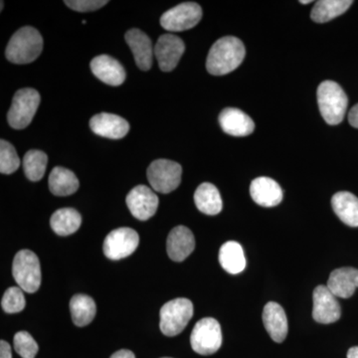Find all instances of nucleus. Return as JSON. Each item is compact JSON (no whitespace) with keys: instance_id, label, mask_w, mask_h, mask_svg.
<instances>
[{"instance_id":"obj_1","label":"nucleus","mask_w":358,"mask_h":358,"mask_svg":"<svg viewBox=\"0 0 358 358\" xmlns=\"http://www.w3.org/2000/svg\"><path fill=\"white\" fill-rule=\"evenodd\" d=\"M246 50L243 42L233 36L217 40L209 51L206 69L214 76H223L236 70L243 62Z\"/></svg>"},{"instance_id":"obj_2","label":"nucleus","mask_w":358,"mask_h":358,"mask_svg":"<svg viewBox=\"0 0 358 358\" xmlns=\"http://www.w3.org/2000/svg\"><path fill=\"white\" fill-rule=\"evenodd\" d=\"M43 49V38L38 30L25 26L17 30L6 47L7 60L14 64H28L36 60Z\"/></svg>"},{"instance_id":"obj_3","label":"nucleus","mask_w":358,"mask_h":358,"mask_svg":"<svg viewBox=\"0 0 358 358\" xmlns=\"http://www.w3.org/2000/svg\"><path fill=\"white\" fill-rule=\"evenodd\" d=\"M317 103L322 117L331 126L341 124L348 110V99L343 88L333 81H324L317 89Z\"/></svg>"},{"instance_id":"obj_4","label":"nucleus","mask_w":358,"mask_h":358,"mask_svg":"<svg viewBox=\"0 0 358 358\" xmlns=\"http://www.w3.org/2000/svg\"><path fill=\"white\" fill-rule=\"evenodd\" d=\"M13 275L23 292L33 294L41 285V266L38 257L30 250H21L14 257Z\"/></svg>"},{"instance_id":"obj_5","label":"nucleus","mask_w":358,"mask_h":358,"mask_svg":"<svg viewBox=\"0 0 358 358\" xmlns=\"http://www.w3.org/2000/svg\"><path fill=\"white\" fill-rule=\"evenodd\" d=\"M193 317V303L188 299L178 298L167 301L160 310V331L166 336L182 333Z\"/></svg>"},{"instance_id":"obj_6","label":"nucleus","mask_w":358,"mask_h":358,"mask_svg":"<svg viewBox=\"0 0 358 358\" xmlns=\"http://www.w3.org/2000/svg\"><path fill=\"white\" fill-rule=\"evenodd\" d=\"M40 95L34 89H21L13 96V103L7 114L9 126L15 129L29 126L38 110Z\"/></svg>"},{"instance_id":"obj_7","label":"nucleus","mask_w":358,"mask_h":358,"mask_svg":"<svg viewBox=\"0 0 358 358\" xmlns=\"http://www.w3.org/2000/svg\"><path fill=\"white\" fill-rule=\"evenodd\" d=\"M192 350L200 355H211L222 345L220 324L213 317L200 320L190 336Z\"/></svg>"},{"instance_id":"obj_8","label":"nucleus","mask_w":358,"mask_h":358,"mask_svg":"<svg viewBox=\"0 0 358 358\" xmlns=\"http://www.w3.org/2000/svg\"><path fill=\"white\" fill-rule=\"evenodd\" d=\"M182 167L178 162L169 159H157L148 166L147 176L148 182L155 192H173L181 182Z\"/></svg>"},{"instance_id":"obj_9","label":"nucleus","mask_w":358,"mask_h":358,"mask_svg":"<svg viewBox=\"0 0 358 358\" xmlns=\"http://www.w3.org/2000/svg\"><path fill=\"white\" fill-rule=\"evenodd\" d=\"M202 18V9L195 2L178 4L162 14L160 24L167 31L181 32L192 29Z\"/></svg>"},{"instance_id":"obj_10","label":"nucleus","mask_w":358,"mask_h":358,"mask_svg":"<svg viewBox=\"0 0 358 358\" xmlns=\"http://www.w3.org/2000/svg\"><path fill=\"white\" fill-rule=\"evenodd\" d=\"M140 244L136 230L129 227L113 230L103 241V254L110 260H121L131 256Z\"/></svg>"},{"instance_id":"obj_11","label":"nucleus","mask_w":358,"mask_h":358,"mask_svg":"<svg viewBox=\"0 0 358 358\" xmlns=\"http://www.w3.org/2000/svg\"><path fill=\"white\" fill-rule=\"evenodd\" d=\"M341 306L336 296L327 286H317L313 291V320L320 324H334L341 319Z\"/></svg>"},{"instance_id":"obj_12","label":"nucleus","mask_w":358,"mask_h":358,"mask_svg":"<svg viewBox=\"0 0 358 358\" xmlns=\"http://www.w3.org/2000/svg\"><path fill=\"white\" fill-rule=\"evenodd\" d=\"M126 202L131 215L141 221L152 218L159 207V197L145 185L133 188L127 196Z\"/></svg>"},{"instance_id":"obj_13","label":"nucleus","mask_w":358,"mask_h":358,"mask_svg":"<svg viewBox=\"0 0 358 358\" xmlns=\"http://www.w3.org/2000/svg\"><path fill=\"white\" fill-rule=\"evenodd\" d=\"M185 50V42L173 34H164L157 40L155 47V57L160 70L171 72L178 66Z\"/></svg>"},{"instance_id":"obj_14","label":"nucleus","mask_w":358,"mask_h":358,"mask_svg":"<svg viewBox=\"0 0 358 358\" xmlns=\"http://www.w3.org/2000/svg\"><path fill=\"white\" fill-rule=\"evenodd\" d=\"M90 128L103 138L120 140L129 133V124L120 115L101 113L90 120Z\"/></svg>"},{"instance_id":"obj_15","label":"nucleus","mask_w":358,"mask_h":358,"mask_svg":"<svg viewBox=\"0 0 358 358\" xmlns=\"http://www.w3.org/2000/svg\"><path fill=\"white\" fill-rule=\"evenodd\" d=\"M195 239L192 230L178 226L169 233L166 241L167 254L174 262H182L194 251Z\"/></svg>"},{"instance_id":"obj_16","label":"nucleus","mask_w":358,"mask_h":358,"mask_svg":"<svg viewBox=\"0 0 358 358\" xmlns=\"http://www.w3.org/2000/svg\"><path fill=\"white\" fill-rule=\"evenodd\" d=\"M124 39L133 52L136 66L143 71L150 70L152 68V56L155 53L150 37L141 30L134 28L126 33Z\"/></svg>"},{"instance_id":"obj_17","label":"nucleus","mask_w":358,"mask_h":358,"mask_svg":"<svg viewBox=\"0 0 358 358\" xmlns=\"http://www.w3.org/2000/svg\"><path fill=\"white\" fill-rule=\"evenodd\" d=\"M91 70L98 79L110 86H120L126 80V72L121 63L109 55L94 58L91 61Z\"/></svg>"},{"instance_id":"obj_18","label":"nucleus","mask_w":358,"mask_h":358,"mask_svg":"<svg viewBox=\"0 0 358 358\" xmlns=\"http://www.w3.org/2000/svg\"><path fill=\"white\" fill-rule=\"evenodd\" d=\"M224 133L233 136H246L253 133L255 124L248 115L236 108H226L219 115Z\"/></svg>"},{"instance_id":"obj_19","label":"nucleus","mask_w":358,"mask_h":358,"mask_svg":"<svg viewBox=\"0 0 358 358\" xmlns=\"http://www.w3.org/2000/svg\"><path fill=\"white\" fill-rule=\"evenodd\" d=\"M263 322L266 331L275 343H282L288 336V319L284 308L270 301L265 306L263 310Z\"/></svg>"},{"instance_id":"obj_20","label":"nucleus","mask_w":358,"mask_h":358,"mask_svg":"<svg viewBox=\"0 0 358 358\" xmlns=\"http://www.w3.org/2000/svg\"><path fill=\"white\" fill-rule=\"evenodd\" d=\"M250 194L257 204L274 207L281 203L282 190L279 183L270 178H258L252 181Z\"/></svg>"},{"instance_id":"obj_21","label":"nucleus","mask_w":358,"mask_h":358,"mask_svg":"<svg viewBox=\"0 0 358 358\" xmlns=\"http://www.w3.org/2000/svg\"><path fill=\"white\" fill-rule=\"evenodd\" d=\"M327 287L336 298H350L358 288L357 268L352 267L336 268L329 275Z\"/></svg>"},{"instance_id":"obj_22","label":"nucleus","mask_w":358,"mask_h":358,"mask_svg":"<svg viewBox=\"0 0 358 358\" xmlns=\"http://www.w3.org/2000/svg\"><path fill=\"white\" fill-rule=\"evenodd\" d=\"M334 213L346 225L358 227V199L352 193L341 192L331 199Z\"/></svg>"},{"instance_id":"obj_23","label":"nucleus","mask_w":358,"mask_h":358,"mask_svg":"<svg viewBox=\"0 0 358 358\" xmlns=\"http://www.w3.org/2000/svg\"><path fill=\"white\" fill-rule=\"evenodd\" d=\"M194 202L199 210L206 215H217L222 211V199L216 186L212 183L204 182L197 187Z\"/></svg>"},{"instance_id":"obj_24","label":"nucleus","mask_w":358,"mask_h":358,"mask_svg":"<svg viewBox=\"0 0 358 358\" xmlns=\"http://www.w3.org/2000/svg\"><path fill=\"white\" fill-rule=\"evenodd\" d=\"M219 263L231 275L243 272L246 268V258L241 245L235 241L224 243L219 250Z\"/></svg>"},{"instance_id":"obj_25","label":"nucleus","mask_w":358,"mask_h":358,"mask_svg":"<svg viewBox=\"0 0 358 358\" xmlns=\"http://www.w3.org/2000/svg\"><path fill=\"white\" fill-rule=\"evenodd\" d=\"M79 188V180L69 169L62 166L54 167L49 176V189L56 196L74 194Z\"/></svg>"},{"instance_id":"obj_26","label":"nucleus","mask_w":358,"mask_h":358,"mask_svg":"<svg viewBox=\"0 0 358 358\" xmlns=\"http://www.w3.org/2000/svg\"><path fill=\"white\" fill-rule=\"evenodd\" d=\"M81 224V214L73 208L59 209L50 219L52 230L60 236H69L79 230Z\"/></svg>"},{"instance_id":"obj_27","label":"nucleus","mask_w":358,"mask_h":358,"mask_svg":"<svg viewBox=\"0 0 358 358\" xmlns=\"http://www.w3.org/2000/svg\"><path fill=\"white\" fill-rule=\"evenodd\" d=\"M70 312L75 326H88L96 315L95 301L87 294H78L71 299Z\"/></svg>"},{"instance_id":"obj_28","label":"nucleus","mask_w":358,"mask_h":358,"mask_svg":"<svg viewBox=\"0 0 358 358\" xmlns=\"http://www.w3.org/2000/svg\"><path fill=\"white\" fill-rule=\"evenodd\" d=\"M352 3L350 0H320L315 2L310 17L317 23L329 22L345 13Z\"/></svg>"},{"instance_id":"obj_29","label":"nucleus","mask_w":358,"mask_h":358,"mask_svg":"<svg viewBox=\"0 0 358 358\" xmlns=\"http://www.w3.org/2000/svg\"><path fill=\"white\" fill-rule=\"evenodd\" d=\"M48 157L41 150H31L23 157V169L26 178L31 181H39L46 171Z\"/></svg>"},{"instance_id":"obj_30","label":"nucleus","mask_w":358,"mask_h":358,"mask_svg":"<svg viewBox=\"0 0 358 358\" xmlns=\"http://www.w3.org/2000/svg\"><path fill=\"white\" fill-rule=\"evenodd\" d=\"M20 166V159L15 148L8 141H0V173L11 174Z\"/></svg>"},{"instance_id":"obj_31","label":"nucleus","mask_w":358,"mask_h":358,"mask_svg":"<svg viewBox=\"0 0 358 358\" xmlns=\"http://www.w3.org/2000/svg\"><path fill=\"white\" fill-rule=\"evenodd\" d=\"M26 305L24 294L20 287L6 289L2 296V310L6 313H17L24 310Z\"/></svg>"},{"instance_id":"obj_32","label":"nucleus","mask_w":358,"mask_h":358,"mask_svg":"<svg viewBox=\"0 0 358 358\" xmlns=\"http://www.w3.org/2000/svg\"><path fill=\"white\" fill-rule=\"evenodd\" d=\"M14 350L22 358H35L38 353V345L27 331H18L14 336Z\"/></svg>"},{"instance_id":"obj_33","label":"nucleus","mask_w":358,"mask_h":358,"mask_svg":"<svg viewBox=\"0 0 358 358\" xmlns=\"http://www.w3.org/2000/svg\"><path fill=\"white\" fill-rule=\"evenodd\" d=\"M68 7L78 13H89V11H95L105 6L108 3L106 0H69L64 1Z\"/></svg>"},{"instance_id":"obj_34","label":"nucleus","mask_w":358,"mask_h":358,"mask_svg":"<svg viewBox=\"0 0 358 358\" xmlns=\"http://www.w3.org/2000/svg\"><path fill=\"white\" fill-rule=\"evenodd\" d=\"M0 358H13L11 346L6 341H0Z\"/></svg>"},{"instance_id":"obj_35","label":"nucleus","mask_w":358,"mask_h":358,"mask_svg":"<svg viewBox=\"0 0 358 358\" xmlns=\"http://www.w3.org/2000/svg\"><path fill=\"white\" fill-rule=\"evenodd\" d=\"M348 122H350V124H352L353 128L358 129V103L350 110Z\"/></svg>"},{"instance_id":"obj_36","label":"nucleus","mask_w":358,"mask_h":358,"mask_svg":"<svg viewBox=\"0 0 358 358\" xmlns=\"http://www.w3.org/2000/svg\"><path fill=\"white\" fill-rule=\"evenodd\" d=\"M110 358H136L133 352L129 350H121L115 352Z\"/></svg>"},{"instance_id":"obj_37","label":"nucleus","mask_w":358,"mask_h":358,"mask_svg":"<svg viewBox=\"0 0 358 358\" xmlns=\"http://www.w3.org/2000/svg\"><path fill=\"white\" fill-rule=\"evenodd\" d=\"M348 358H358V346H355L348 350Z\"/></svg>"},{"instance_id":"obj_38","label":"nucleus","mask_w":358,"mask_h":358,"mask_svg":"<svg viewBox=\"0 0 358 358\" xmlns=\"http://www.w3.org/2000/svg\"><path fill=\"white\" fill-rule=\"evenodd\" d=\"M310 2H312V1H310V0H308V1H301V0L300 3H301V4H308V3H310Z\"/></svg>"},{"instance_id":"obj_39","label":"nucleus","mask_w":358,"mask_h":358,"mask_svg":"<svg viewBox=\"0 0 358 358\" xmlns=\"http://www.w3.org/2000/svg\"><path fill=\"white\" fill-rule=\"evenodd\" d=\"M164 358H171V357H164Z\"/></svg>"}]
</instances>
